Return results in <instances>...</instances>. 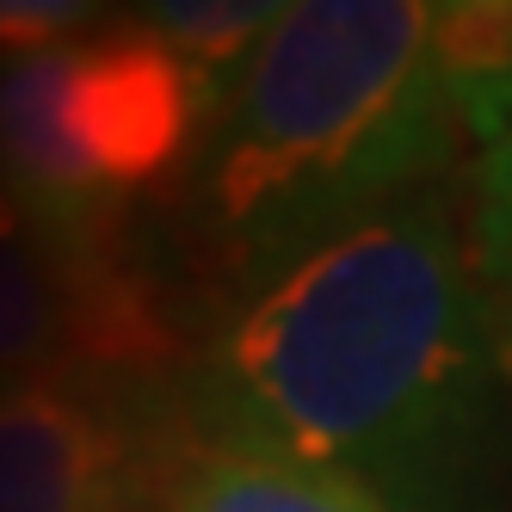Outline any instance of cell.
I'll return each instance as SVG.
<instances>
[{
    "mask_svg": "<svg viewBox=\"0 0 512 512\" xmlns=\"http://www.w3.org/2000/svg\"><path fill=\"white\" fill-rule=\"evenodd\" d=\"M229 445L432 506L488 445L500 327L445 179L253 290L210 358Z\"/></svg>",
    "mask_w": 512,
    "mask_h": 512,
    "instance_id": "obj_1",
    "label": "cell"
},
{
    "mask_svg": "<svg viewBox=\"0 0 512 512\" xmlns=\"http://www.w3.org/2000/svg\"><path fill=\"white\" fill-rule=\"evenodd\" d=\"M463 149L420 0H290L229 99L204 167L210 235L241 272L303 253L438 186Z\"/></svg>",
    "mask_w": 512,
    "mask_h": 512,
    "instance_id": "obj_2",
    "label": "cell"
},
{
    "mask_svg": "<svg viewBox=\"0 0 512 512\" xmlns=\"http://www.w3.org/2000/svg\"><path fill=\"white\" fill-rule=\"evenodd\" d=\"M179 352L118 204H38L0 186V377H155Z\"/></svg>",
    "mask_w": 512,
    "mask_h": 512,
    "instance_id": "obj_3",
    "label": "cell"
},
{
    "mask_svg": "<svg viewBox=\"0 0 512 512\" xmlns=\"http://www.w3.org/2000/svg\"><path fill=\"white\" fill-rule=\"evenodd\" d=\"M216 93L149 25H99L62 50V124L99 198H130L186 167Z\"/></svg>",
    "mask_w": 512,
    "mask_h": 512,
    "instance_id": "obj_4",
    "label": "cell"
},
{
    "mask_svg": "<svg viewBox=\"0 0 512 512\" xmlns=\"http://www.w3.org/2000/svg\"><path fill=\"white\" fill-rule=\"evenodd\" d=\"M136 500L124 420L81 377L0 389V512H112Z\"/></svg>",
    "mask_w": 512,
    "mask_h": 512,
    "instance_id": "obj_5",
    "label": "cell"
},
{
    "mask_svg": "<svg viewBox=\"0 0 512 512\" xmlns=\"http://www.w3.org/2000/svg\"><path fill=\"white\" fill-rule=\"evenodd\" d=\"M167 512H395V506L364 494L358 482H340V475L216 438L210 451H198L173 475Z\"/></svg>",
    "mask_w": 512,
    "mask_h": 512,
    "instance_id": "obj_6",
    "label": "cell"
},
{
    "mask_svg": "<svg viewBox=\"0 0 512 512\" xmlns=\"http://www.w3.org/2000/svg\"><path fill=\"white\" fill-rule=\"evenodd\" d=\"M432 68L463 142L494 149L512 136V0L432 7Z\"/></svg>",
    "mask_w": 512,
    "mask_h": 512,
    "instance_id": "obj_7",
    "label": "cell"
},
{
    "mask_svg": "<svg viewBox=\"0 0 512 512\" xmlns=\"http://www.w3.org/2000/svg\"><path fill=\"white\" fill-rule=\"evenodd\" d=\"M284 7H266V0H167V7H149L142 25L192 68V75L223 99V87L247 75L253 50L266 44V31L278 25Z\"/></svg>",
    "mask_w": 512,
    "mask_h": 512,
    "instance_id": "obj_8",
    "label": "cell"
},
{
    "mask_svg": "<svg viewBox=\"0 0 512 512\" xmlns=\"http://www.w3.org/2000/svg\"><path fill=\"white\" fill-rule=\"evenodd\" d=\"M469 260L488 290L512 303V136L475 161V204H469Z\"/></svg>",
    "mask_w": 512,
    "mask_h": 512,
    "instance_id": "obj_9",
    "label": "cell"
},
{
    "mask_svg": "<svg viewBox=\"0 0 512 512\" xmlns=\"http://www.w3.org/2000/svg\"><path fill=\"white\" fill-rule=\"evenodd\" d=\"M99 19V7H81V0H0V56H44L87 38Z\"/></svg>",
    "mask_w": 512,
    "mask_h": 512,
    "instance_id": "obj_10",
    "label": "cell"
},
{
    "mask_svg": "<svg viewBox=\"0 0 512 512\" xmlns=\"http://www.w3.org/2000/svg\"><path fill=\"white\" fill-rule=\"evenodd\" d=\"M112 512H136V500H124V506H112Z\"/></svg>",
    "mask_w": 512,
    "mask_h": 512,
    "instance_id": "obj_11",
    "label": "cell"
}]
</instances>
